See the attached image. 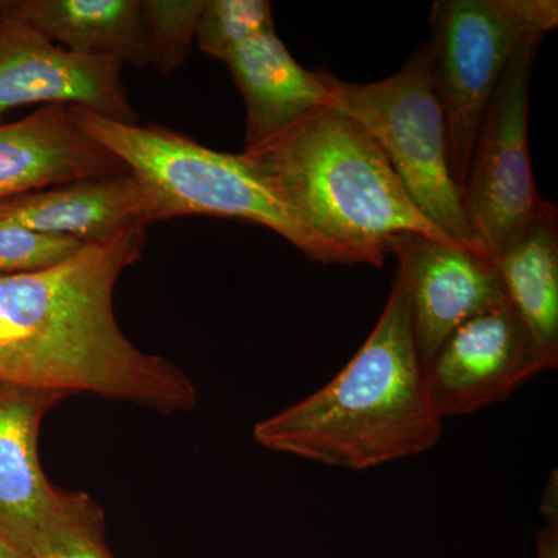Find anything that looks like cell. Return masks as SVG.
Returning a JSON list of instances; mask_svg holds the SVG:
<instances>
[{
  "mask_svg": "<svg viewBox=\"0 0 558 558\" xmlns=\"http://www.w3.org/2000/svg\"><path fill=\"white\" fill-rule=\"evenodd\" d=\"M425 391L399 275L368 339L317 392L253 428L264 449L330 468L368 470L424 453L442 438Z\"/></svg>",
  "mask_w": 558,
  "mask_h": 558,
  "instance_id": "obj_1",
  "label": "cell"
},
{
  "mask_svg": "<svg viewBox=\"0 0 558 558\" xmlns=\"http://www.w3.org/2000/svg\"><path fill=\"white\" fill-rule=\"evenodd\" d=\"M241 157L278 199L357 264L380 269L410 236L454 244L418 211L376 138L333 106L312 110Z\"/></svg>",
  "mask_w": 558,
  "mask_h": 558,
  "instance_id": "obj_2",
  "label": "cell"
},
{
  "mask_svg": "<svg viewBox=\"0 0 558 558\" xmlns=\"http://www.w3.org/2000/svg\"><path fill=\"white\" fill-rule=\"evenodd\" d=\"M73 120L142 183L157 222L183 216L240 219L266 227L319 264L355 266V259L307 226L242 160L160 124H128L87 109Z\"/></svg>",
  "mask_w": 558,
  "mask_h": 558,
  "instance_id": "obj_3",
  "label": "cell"
},
{
  "mask_svg": "<svg viewBox=\"0 0 558 558\" xmlns=\"http://www.w3.org/2000/svg\"><path fill=\"white\" fill-rule=\"evenodd\" d=\"M329 87L330 106L376 138L418 211L454 244L488 256L451 174L449 132L429 43L388 78L352 84L329 73Z\"/></svg>",
  "mask_w": 558,
  "mask_h": 558,
  "instance_id": "obj_4",
  "label": "cell"
},
{
  "mask_svg": "<svg viewBox=\"0 0 558 558\" xmlns=\"http://www.w3.org/2000/svg\"><path fill=\"white\" fill-rule=\"evenodd\" d=\"M557 24V0H438L433 5L429 46L459 191L510 58L527 36L546 35Z\"/></svg>",
  "mask_w": 558,
  "mask_h": 558,
  "instance_id": "obj_5",
  "label": "cell"
},
{
  "mask_svg": "<svg viewBox=\"0 0 558 558\" xmlns=\"http://www.w3.org/2000/svg\"><path fill=\"white\" fill-rule=\"evenodd\" d=\"M543 36H527L510 58L481 121L461 186L470 227L492 259L542 202L532 174L527 117L532 69Z\"/></svg>",
  "mask_w": 558,
  "mask_h": 558,
  "instance_id": "obj_6",
  "label": "cell"
},
{
  "mask_svg": "<svg viewBox=\"0 0 558 558\" xmlns=\"http://www.w3.org/2000/svg\"><path fill=\"white\" fill-rule=\"evenodd\" d=\"M121 69L51 43L14 13L11 0H0V117L22 106L58 105L137 124Z\"/></svg>",
  "mask_w": 558,
  "mask_h": 558,
  "instance_id": "obj_7",
  "label": "cell"
},
{
  "mask_svg": "<svg viewBox=\"0 0 558 558\" xmlns=\"http://www.w3.org/2000/svg\"><path fill=\"white\" fill-rule=\"evenodd\" d=\"M422 369L425 391L440 421L501 402L545 373L509 303L459 326Z\"/></svg>",
  "mask_w": 558,
  "mask_h": 558,
  "instance_id": "obj_8",
  "label": "cell"
},
{
  "mask_svg": "<svg viewBox=\"0 0 558 558\" xmlns=\"http://www.w3.org/2000/svg\"><path fill=\"white\" fill-rule=\"evenodd\" d=\"M422 368L469 319L508 304L494 259L457 244L410 236L395 248Z\"/></svg>",
  "mask_w": 558,
  "mask_h": 558,
  "instance_id": "obj_9",
  "label": "cell"
},
{
  "mask_svg": "<svg viewBox=\"0 0 558 558\" xmlns=\"http://www.w3.org/2000/svg\"><path fill=\"white\" fill-rule=\"evenodd\" d=\"M128 172L81 130L68 106H43L24 119L0 124V202Z\"/></svg>",
  "mask_w": 558,
  "mask_h": 558,
  "instance_id": "obj_10",
  "label": "cell"
},
{
  "mask_svg": "<svg viewBox=\"0 0 558 558\" xmlns=\"http://www.w3.org/2000/svg\"><path fill=\"white\" fill-rule=\"evenodd\" d=\"M62 399L58 392L0 380V531L22 550L73 497L50 483L38 451L40 422Z\"/></svg>",
  "mask_w": 558,
  "mask_h": 558,
  "instance_id": "obj_11",
  "label": "cell"
},
{
  "mask_svg": "<svg viewBox=\"0 0 558 558\" xmlns=\"http://www.w3.org/2000/svg\"><path fill=\"white\" fill-rule=\"evenodd\" d=\"M0 222L86 244L157 222L156 205L131 172L54 186L0 202Z\"/></svg>",
  "mask_w": 558,
  "mask_h": 558,
  "instance_id": "obj_12",
  "label": "cell"
},
{
  "mask_svg": "<svg viewBox=\"0 0 558 558\" xmlns=\"http://www.w3.org/2000/svg\"><path fill=\"white\" fill-rule=\"evenodd\" d=\"M223 62L245 105L244 149L330 105L329 72L304 69L277 32L242 44Z\"/></svg>",
  "mask_w": 558,
  "mask_h": 558,
  "instance_id": "obj_13",
  "label": "cell"
},
{
  "mask_svg": "<svg viewBox=\"0 0 558 558\" xmlns=\"http://www.w3.org/2000/svg\"><path fill=\"white\" fill-rule=\"evenodd\" d=\"M506 299L526 328L545 371L558 363V211L542 199L494 259Z\"/></svg>",
  "mask_w": 558,
  "mask_h": 558,
  "instance_id": "obj_14",
  "label": "cell"
},
{
  "mask_svg": "<svg viewBox=\"0 0 558 558\" xmlns=\"http://www.w3.org/2000/svg\"><path fill=\"white\" fill-rule=\"evenodd\" d=\"M11 9L73 53L138 69L150 65L140 0H11Z\"/></svg>",
  "mask_w": 558,
  "mask_h": 558,
  "instance_id": "obj_15",
  "label": "cell"
},
{
  "mask_svg": "<svg viewBox=\"0 0 558 558\" xmlns=\"http://www.w3.org/2000/svg\"><path fill=\"white\" fill-rule=\"evenodd\" d=\"M24 550L31 558H116L106 545L102 510L84 494H73L68 508Z\"/></svg>",
  "mask_w": 558,
  "mask_h": 558,
  "instance_id": "obj_16",
  "label": "cell"
},
{
  "mask_svg": "<svg viewBox=\"0 0 558 558\" xmlns=\"http://www.w3.org/2000/svg\"><path fill=\"white\" fill-rule=\"evenodd\" d=\"M275 32L267 0H205L196 46L213 60L226 61L242 44Z\"/></svg>",
  "mask_w": 558,
  "mask_h": 558,
  "instance_id": "obj_17",
  "label": "cell"
},
{
  "mask_svg": "<svg viewBox=\"0 0 558 558\" xmlns=\"http://www.w3.org/2000/svg\"><path fill=\"white\" fill-rule=\"evenodd\" d=\"M205 0H140L150 65L161 75L178 72L196 44Z\"/></svg>",
  "mask_w": 558,
  "mask_h": 558,
  "instance_id": "obj_18",
  "label": "cell"
},
{
  "mask_svg": "<svg viewBox=\"0 0 558 558\" xmlns=\"http://www.w3.org/2000/svg\"><path fill=\"white\" fill-rule=\"evenodd\" d=\"M86 242L0 222V274L21 275L60 266L84 248Z\"/></svg>",
  "mask_w": 558,
  "mask_h": 558,
  "instance_id": "obj_19",
  "label": "cell"
},
{
  "mask_svg": "<svg viewBox=\"0 0 558 558\" xmlns=\"http://www.w3.org/2000/svg\"><path fill=\"white\" fill-rule=\"evenodd\" d=\"M537 558H558V520H546V526L535 534Z\"/></svg>",
  "mask_w": 558,
  "mask_h": 558,
  "instance_id": "obj_20",
  "label": "cell"
},
{
  "mask_svg": "<svg viewBox=\"0 0 558 558\" xmlns=\"http://www.w3.org/2000/svg\"><path fill=\"white\" fill-rule=\"evenodd\" d=\"M0 558H31L5 534L0 531Z\"/></svg>",
  "mask_w": 558,
  "mask_h": 558,
  "instance_id": "obj_21",
  "label": "cell"
}]
</instances>
